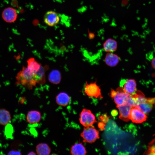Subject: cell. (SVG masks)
Here are the masks:
<instances>
[{
	"mask_svg": "<svg viewBox=\"0 0 155 155\" xmlns=\"http://www.w3.org/2000/svg\"><path fill=\"white\" fill-rule=\"evenodd\" d=\"M129 118L133 123H141L146 120L147 117L146 114L134 106L131 109Z\"/></svg>",
	"mask_w": 155,
	"mask_h": 155,
	"instance_id": "cell-6",
	"label": "cell"
},
{
	"mask_svg": "<svg viewBox=\"0 0 155 155\" xmlns=\"http://www.w3.org/2000/svg\"><path fill=\"white\" fill-rule=\"evenodd\" d=\"M105 125L103 123H98V126L100 129L103 130L104 128Z\"/></svg>",
	"mask_w": 155,
	"mask_h": 155,
	"instance_id": "cell-23",
	"label": "cell"
},
{
	"mask_svg": "<svg viewBox=\"0 0 155 155\" xmlns=\"http://www.w3.org/2000/svg\"><path fill=\"white\" fill-rule=\"evenodd\" d=\"M56 102L59 105L65 107L68 106L70 101L69 96L66 93L62 92L59 93L56 97Z\"/></svg>",
	"mask_w": 155,
	"mask_h": 155,
	"instance_id": "cell-13",
	"label": "cell"
},
{
	"mask_svg": "<svg viewBox=\"0 0 155 155\" xmlns=\"http://www.w3.org/2000/svg\"><path fill=\"white\" fill-rule=\"evenodd\" d=\"M8 155H20L21 153L18 151L12 150L10 151L8 153Z\"/></svg>",
	"mask_w": 155,
	"mask_h": 155,
	"instance_id": "cell-22",
	"label": "cell"
},
{
	"mask_svg": "<svg viewBox=\"0 0 155 155\" xmlns=\"http://www.w3.org/2000/svg\"><path fill=\"white\" fill-rule=\"evenodd\" d=\"M84 92L88 96L96 98H102L101 89L96 82H86Z\"/></svg>",
	"mask_w": 155,
	"mask_h": 155,
	"instance_id": "cell-5",
	"label": "cell"
},
{
	"mask_svg": "<svg viewBox=\"0 0 155 155\" xmlns=\"http://www.w3.org/2000/svg\"><path fill=\"white\" fill-rule=\"evenodd\" d=\"M119 112V118L121 120L128 121L130 120L129 116L132 106L127 102L120 106H117Z\"/></svg>",
	"mask_w": 155,
	"mask_h": 155,
	"instance_id": "cell-9",
	"label": "cell"
},
{
	"mask_svg": "<svg viewBox=\"0 0 155 155\" xmlns=\"http://www.w3.org/2000/svg\"><path fill=\"white\" fill-rule=\"evenodd\" d=\"M135 106L146 114L151 111L153 106L152 103L147 101L146 102L139 104Z\"/></svg>",
	"mask_w": 155,
	"mask_h": 155,
	"instance_id": "cell-20",
	"label": "cell"
},
{
	"mask_svg": "<svg viewBox=\"0 0 155 155\" xmlns=\"http://www.w3.org/2000/svg\"><path fill=\"white\" fill-rule=\"evenodd\" d=\"M104 50L108 52H112L115 51L117 48V42L111 38L107 39L104 43Z\"/></svg>",
	"mask_w": 155,
	"mask_h": 155,
	"instance_id": "cell-17",
	"label": "cell"
},
{
	"mask_svg": "<svg viewBox=\"0 0 155 155\" xmlns=\"http://www.w3.org/2000/svg\"><path fill=\"white\" fill-rule=\"evenodd\" d=\"M134 99L135 105H139L147 102L148 99L145 97L143 93L140 91H136L135 93L131 95Z\"/></svg>",
	"mask_w": 155,
	"mask_h": 155,
	"instance_id": "cell-19",
	"label": "cell"
},
{
	"mask_svg": "<svg viewBox=\"0 0 155 155\" xmlns=\"http://www.w3.org/2000/svg\"><path fill=\"white\" fill-rule=\"evenodd\" d=\"M41 117L40 112L36 110L29 111L26 116V120L28 122L31 124L37 123L40 122Z\"/></svg>",
	"mask_w": 155,
	"mask_h": 155,
	"instance_id": "cell-12",
	"label": "cell"
},
{
	"mask_svg": "<svg viewBox=\"0 0 155 155\" xmlns=\"http://www.w3.org/2000/svg\"><path fill=\"white\" fill-rule=\"evenodd\" d=\"M83 142L92 143L99 138V131L93 126L85 127L80 134Z\"/></svg>",
	"mask_w": 155,
	"mask_h": 155,
	"instance_id": "cell-2",
	"label": "cell"
},
{
	"mask_svg": "<svg viewBox=\"0 0 155 155\" xmlns=\"http://www.w3.org/2000/svg\"><path fill=\"white\" fill-rule=\"evenodd\" d=\"M38 71H35L27 67L23 66L16 75V84H20L28 88L32 89L37 84V73Z\"/></svg>",
	"mask_w": 155,
	"mask_h": 155,
	"instance_id": "cell-1",
	"label": "cell"
},
{
	"mask_svg": "<svg viewBox=\"0 0 155 155\" xmlns=\"http://www.w3.org/2000/svg\"><path fill=\"white\" fill-rule=\"evenodd\" d=\"M34 154L35 155L36 154L34 153V152H30L28 154V155H34Z\"/></svg>",
	"mask_w": 155,
	"mask_h": 155,
	"instance_id": "cell-25",
	"label": "cell"
},
{
	"mask_svg": "<svg viewBox=\"0 0 155 155\" xmlns=\"http://www.w3.org/2000/svg\"><path fill=\"white\" fill-rule=\"evenodd\" d=\"M11 119V115L9 111L5 109H0V125L6 126L9 123Z\"/></svg>",
	"mask_w": 155,
	"mask_h": 155,
	"instance_id": "cell-15",
	"label": "cell"
},
{
	"mask_svg": "<svg viewBox=\"0 0 155 155\" xmlns=\"http://www.w3.org/2000/svg\"><path fill=\"white\" fill-rule=\"evenodd\" d=\"M120 87L128 94L132 95L136 91V83L134 79L122 80L120 83Z\"/></svg>",
	"mask_w": 155,
	"mask_h": 155,
	"instance_id": "cell-7",
	"label": "cell"
},
{
	"mask_svg": "<svg viewBox=\"0 0 155 155\" xmlns=\"http://www.w3.org/2000/svg\"><path fill=\"white\" fill-rule=\"evenodd\" d=\"M17 16L16 10L14 8L9 7L5 8L3 11L2 17L6 22L12 23L14 22Z\"/></svg>",
	"mask_w": 155,
	"mask_h": 155,
	"instance_id": "cell-10",
	"label": "cell"
},
{
	"mask_svg": "<svg viewBox=\"0 0 155 155\" xmlns=\"http://www.w3.org/2000/svg\"><path fill=\"white\" fill-rule=\"evenodd\" d=\"M48 79L52 83L57 84L59 83L61 80V75L60 72L57 70H53L49 73Z\"/></svg>",
	"mask_w": 155,
	"mask_h": 155,
	"instance_id": "cell-18",
	"label": "cell"
},
{
	"mask_svg": "<svg viewBox=\"0 0 155 155\" xmlns=\"http://www.w3.org/2000/svg\"><path fill=\"white\" fill-rule=\"evenodd\" d=\"M151 64L152 67L155 69V57H154L152 59Z\"/></svg>",
	"mask_w": 155,
	"mask_h": 155,
	"instance_id": "cell-24",
	"label": "cell"
},
{
	"mask_svg": "<svg viewBox=\"0 0 155 155\" xmlns=\"http://www.w3.org/2000/svg\"><path fill=\"white\" fill-rule=\"evenodd\" d=\"M128 94L125 92L123 88L120 87L116 91L112 89L111 90V96L113 98L117 106L122 105L125 103Z\"/></svg>",
	"mask_w": 155,
	"mask_h": 155,
	"instance_id": "cell-4",
	"label": "cell"
},
{
	"mask_svg": "<svg viewBox=\"0 0 155 155\" xmlns=\"http://www.w3.org/2000/svg\"><path fill=\"white\" fill-rule=\"evenodd\" d=\"M36 152L38 155H49L51 152V149L46 143H40L37 145L36 148Z\"/></svg>",
	"mask_w": 155,
	"mask_h": 155,
	"instance_id": "cell-16",
	"label": "cell"
},
{
	"mask_svg": "<svg viewBox=\"0 0 155 155\" xmlns=\"http://www.w3.org/2000/svg\"><path fill=\"white\" fill-rule=\"evenodd\" d=\"M44 22L50 26L57 25L59 22L60 18L58 14L56 12L50 11H47L44 17Z\"/></svg>",
	"mask_w": 155,
	"mask_h": 155,
	"instance_id": "cell-8",
	"label": "cell"
},
{
	"mask_svg": "<svg viewBox=\"0 0 155 155\" xmlns=\"http://www.w3.org/2000/svg\"><path fill=\"white\" fill-rule=\"evenodd\" d=\"M70 153L72 155H84L87 152L85 147L82 143H78L71 146Z\"/></svg>",
	"mask_w": 155,
	"mask_h": 155,
	"instance_id": "cell-11",
	"label": "cell"
},
{
	"mask_svg": "<svg viewBox=\"0 0 155 155\" xmlns=\"http://www.w3.org/2000/svg\"><path fill=\"white\" fill-rule=\"evenodd\" d=\"M79 121L80 123L84 127L92 126L97 122L94 115L89 110L84 108L80 115Z\"/></svg>",
	"mask_w": 155,
	"mask_h": 155,
	"instance_id": "cell-3",
	"label": "cell"
},
{
	"mask_svg": "<svg viewBox=\"0 0 155 155\" xmlns=\"http://www.w3.org/2000/svg\"><path fill=\"white\" fill-rule=\"evenodd\" d=\"M13 132V127L11 124L9 123L5 126V134L7 138H10L11 137Z\"/></svg>",
	"mask_w": 155,
	"mask_h": 155,
	"instance_id": "cell-21",
	"label": "cell"
},
{
	"mask_svg": "<svg viewBox=\"0 0 155 155\" xmlns=\"http://www.w3.org/2000/svg\"><path fill=\"white\" fill-rule=\"evenodd\" d=\"M119 57L112 52L107 53L105 58L106 63L110 67H114L116 65L119 63Z\"/></svg>",
	"mask_w": 155,
	"mask_h": 155,
	"instance_id": "cell-14",
	"label": "cell"
}]
</instances>
